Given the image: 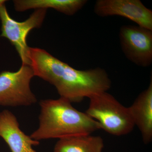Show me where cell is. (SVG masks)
<instances>
[{
	"mask_svg": "<svg viewBox=\"0 0 152 152\" xmlns=\"http://www.w3.org/2000/svg\"><path fill=\"white\" fill-rule=\"evenodd\" d=\"M29 58L34 76L53 85L60 97L71 103L107 92L111 87L108 75L102 68L76 69L39 48H30Z\"/></svg>",
	"mask_w": 152,
	"mask_h": 152,
	"instance_id": "6da1fadb",
	"label": "cell"
},
{
	"mask_svg": "<svg viewBox=\"0 0 152 152\" xmlns=\"http://www.w3.org/2000/svg\"><path fill=\"white\" fill-rule=\"evenodd\" d=\"M64 98L42 100L38 129L31 134L32 139L42 140L66 138L91 134L101 129L100 125L86 113L74 107Z\"/></svg>",
	"mask_w": 152,
	"mask_h": 152,
	"instance_id": "7a4b0ae2",
	"label": "cell"
},
{
	"mask_svg": "<svg viewBox=\"0 0 152 152\" xmlns=\"http://www.w3.org/2000/svg\"><path fill=\"white\" fill-rule=\"evenodd\" d=\"M89 99L86 113L98 123L101 129L116 136L128 134L134 129L135 126L129 107L123 105L113 95L104 92Z\"/></svg>",
	"mask_w": 152,
	"mask_h": 152,
	"instance_id": "3957f363",
	"label": "cell"
},
{
	"mask_svg": "<svg viewBox=\"0 0 152 152\" xmlns=\"http://www.w3.org/2000/svg\"><path fill=\"white\" fill-rule=\"evenodd\" d=\"M34 76L32 69L28 65L22 64L17 72L0 73V106L17 107L36 103L37 98L30 88Z\"/></svg>",
	"mask_w": 152,
	"mask_h": 152,
	"instance_id": "277c9868",
	"label": "cell"
},
{
	"mask_svg": "<svg viewBox=\"0 0 152 152\" xmlns=\"http://www.w3.org/2000/svg\"><path fill=\"white\" fill-rule=\"evenodd\" d=\"M46 13L47 10H36L24 21L18 22L10 16L5 4L0 5L1 37L7 38L15 47L21 60L22 64H31L30 47L27 44V38L32 30L40 27Z\"/></svg>",
	"mask_w": 152,
	"mask_h": 152,
	"instance_id": "5b68a950",
	"label": "cell"
},
{
	"mask_svg": "<svg viewBox=\"0 0 152 152\" xmlns=\"http://www.w3.org/2000/svg\"><path fill=\"white\" fill-rule=\"evenodd\" d=\"M120 45L125 56L136 65L148 67L152 64V30L138 26L120 28Z\"/></svg>",
	"mask_w": 152,
	"mask_h": 152,
	"instance_id": "8992f818",
	"label": "cell"
},
{
	"mask_svg": "<svg viewBox=\"0 0 152 152\" xmlns=\"http://www.w3.org/2000/svg\"><path fill=\"white\" fill-rule=\"evenodd\" d=\"M94 12L101 17H124L139 26L152 30V11L140 0H98Z\"/></svg>",
	"mask_w": 152,
	"mask_h": 152,
	"instance_id": "52a82bcc",
	"label": "cell"
},
{
	"mask_svg": "<svg viewBox=\"0 0 152 152\" xmlns=\"http://www.w3.org/2000/svg\"><path fill=\"white\" fill-rule=\"evenodd\" d=\"M0 137L12 152H37L33 147L40 143L20 129L16 117L8 110L0 112Z\"/></svg>",
	"mask_w": 152,
	"mask_h": 152,
	"instance_id": "ba28073f",
	"label": "cell"
},
{
	"mask_svg": "<svg viewBox=\"0 0 152 152\" xmlns=\"http://www.w3.org/2000/svg\"><path fill=\"white\" fill-rule=\"evenodd\" d=\"M135 126L141 133L146 145L152 140V79L146 89L138 96L129 107Z\"/></svg>",
	"mask_w": 152,
	"mask_h": 152,
	"instance_id": "9c48e42d",
	"label": "cell"
},
{
	"mask_svg": "<svg viewBox=\"0 0 152 152\" xmlns=\"http://www.w3.org/2000/svg\"><path fill=\"white\" fill-rule=\"evenodd\" d=\"M86 0H15V10L23 12L34 9H53L67 15H73L86 4Z\"/></svg>",
	"mask_w": 152,
	"mask_h": 152,
	"instance_id": "30bf717a",
	"label": "cell"
},
{
	"mask_svg": "<svg viewBox=\"0 0 152 152\" xmlns=\"http://www.w3.org/2000/svg\"><path fill=\"white\" fill-rule=\"evenodd\" d=\"M104 146L100 136L83 135L59 140L54 152H103Z\"/></svg>",
	"mask_w": 152,
	"mask_h": 152,
	"instance_id": "8fae6325",
	"label": "cell"
},
{
	"mask_svg": "<svg viewBox=\"0 0 152 152\" xmlns=\"http://www.w3.org/2000/svg\"><path fill=\"white\" fill-rule=\"evenodd\" d=\"M6 1H4V0H0V5L5 4V3L6 2Z\"/></svg>",
	"mask_w": 152,
	"mask_h": 152,
	"instance_id": "7c38bea8",
	"label": "cell"
}]
</instances>
